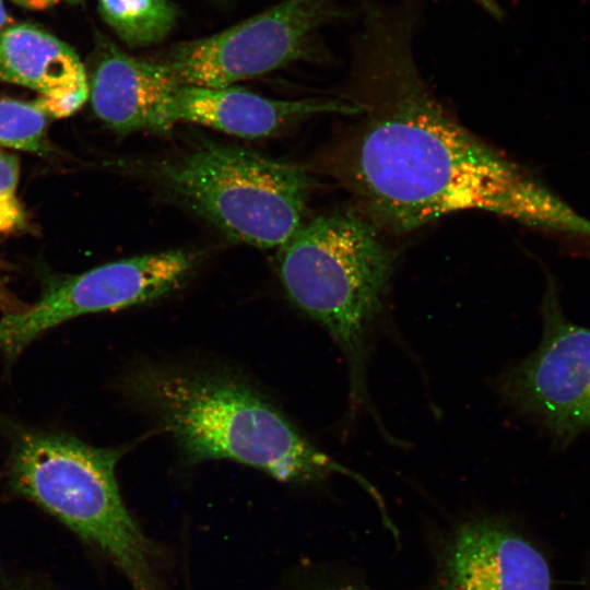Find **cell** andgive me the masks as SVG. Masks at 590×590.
<instances>
[{
  "mask_svg": "<svg viewBox=\"0 0 590 590\" xmlns=\"http://www.w3.org/2000/svg\"><path fill=\"white\" fill-rule=\"evenodd\" d=\"M121 456V449L93 447L66 433L19 430L10 451V484L99 548L134 590H165L155 548L119 493L115 468Z\"/></svg>",
  "mask_w": 590,
  "mask_h": 590,
  "instance_id": "cell-4",
  "label": "cell"
},
{
  "mask_svg": "<svg viewBox=\"0 0 590 590\" xmlns=\"http://www.w3.org/2000/svg\"><path fill=\"white\" fill-rule=\"evenodd\" d=\"M106 22L129 46L145 47L163 40L177 12L168 0H99Z\"/></svg>",
  "mask_w": 590,
  "mask_h": 590,
  "instance_id": "cell-13",
  "label": "cell"
},
{
  "mask_svg": "<svg viewBox=\"0 0 590 590\" xmlns=\"http://www.w3.org/2000/svg\"><path fill=\"white\" fill-rule=\"evenodd\" d=\"M503 399L559 444L590 429V329L565 315L553 282L536 349L498 380Z\"/></svg>",
  "mask_w": 590,
  "mask_h": 590,
  "instance_id": "cell-8",
  "label": "cell"
},
{
  "mask_svg": "<svg viewBox=\"0 0 590 590\" xmlns=\"http://www.w3.org/2000/svg\"><path fill=\"white\" fill-rule=\"evenodd\" d=\"M133 390L157 414L190 462L233 460L282 482L309 483L342 474L376 502L375 486L309 442L281 412L252 388L228 376L145 371Z\"/></svg>",
  "mask_w": 590,
  "mask_h": 590,
  "instance_id": "cell-2",
  "label": "cell"
},
{
  "mask_svg": "<svg viewBox=\"0 0 590 590\" xmlns=\"http://www.w3.org/2000/svg\"><path fill=\"white\" fill-rule=\"evenodd\" d=\"M361 12L350 101L359 119L337 174L370 222L404 233L465 210L543 219L541 188L428 91L412 55L413 8L364 0Z\"/></svg>",
  "mask_w": 590,
  "mask_h": 590,
  "instance_id": "cell-1",
  "label": "cell"
},
{
  "mask_svg": "<svg viewBox=\"0 0 590 590\" xmlns=\"http://www.w3.org/2000/svg\"><path fill=\"white\" fill-rule=\"evenodd\" d=\"M427 590H554L550 560L507 517L476 515L440 539Z\"/></svg>",
  "mask_w": 590,
  "mask_h": 590,
  "instance_id": "cell-9",
  "label": "cell"
},
{
  "mask_svg": "<svg viewBox=\"0 0 590 590\" xmlns=\"http://www.w3.org/2000/svg\"><path fill=\"white\" fill-rule=\"evenodd\" d=\"M0 297H2V283H1V280H0Z\"/></svg>",
  "mask_w": 590,
  "mask_h": 590,
  "instance_id": "cell-19",
  "label": "cell"
},
{
  "mask_svg": "<svg viewBox=\"0 0 590 590\" xmlns=\"http://www.w3.org/2000/svg\"><path fill=\"white\" fill-rule=\"evenodd\" d=\"M19 5L26 8H44L59 0H11Z\"/></svg>",
  "mask_w": 590,
  "mask_h": 590,
  "instance_id": "cell-17",
  "label": "cell"
},
{
  "mask_svg": "<svg viewBox=\"0 0 590 590\" xmlns=\"http://www.w3.org/2000/svg\"><path fill=\"white\" fill-rule=\"evenodd\" d=\"M8 21V15L4 9L3 0H0V27H2Z\"/></svg>",
  "mask_w": 590,
  "mask_h": 590,
  "instance_id": "cell-18",
  "label": "cell"
},
{
  "mask_svg": "<svg viewBox=\"0 0 590 590\" xmlns=\"http://www.w3.org/2000/svg\"><path fill=\"white\" fill-rule=\"evenodd\" d=\"M350 102L282 101L237 87L178 86L163 109L165 131L176 122H193L241 138L268 137L288 122L317 114L354 116Z\"/></svg>",
  "mask_w": 590,
  "mask_h": 590,
  "instance_id": "cell-10",
  "label": "cell"
},
{
  "mask_svg": "<svg viewBox=\"0 0 590 590\" xmlns=\"http://www.w3.org/2000/svg\"><path fill=\"white\" fill-rule=\"evenodd\" d=\"M320 590H375L362 578L358 573L350 569L347 573L338 574L327 586Z\"/></svg>",
  "mask_w": 590,
  "mask_h": 590,
  "instance_id": "cell-16",
  "label": "cell"
},
{
  "mask_svg": "<svg viewBox=\"0 0 590 590\" xmlns=\"http://www.w3.org/2000/svg\"><path fill=\"white\" fill-rule=\"evenodd\" d=\"M280 248L279 275L286 295L327 329L345 355L352 409L370 411L368 339L384 312L391 252L375 225L352 212L318 216Z\"/></svg>",
  "mask_w": 590,
  "mask_h": 590,
  "instance_id": "cell-3",
  "label": "cell"
},
{
  "mask_svg": "<svg viewBox=\"0 0 590 590\" xmlns=\"http://www.w3.org/2000/svg\"><path fill=\"white\" fill-rule=\"evenodd\" d=\"M46 114L36 104L0 97V145L46 151Z\"/></svg>",
  "mask_w": 590,
  "mask_h": 590,
  "instance_id": "cell-14",
  "label": "cell"
},
{
  "mask_svg": "<svg viewBox=\"0 0 590 590\" xmlns=\"http://www.w3.org/2000/svg\"><path fill=\"white\" fill-rule=\"evenodd\" d=\"M345 14L333 0H284L223 32L176 45L160 61L180 85L227 87L306 57L317 31Z\"/></svg>",
  "mask_w": 590,
  "mask_h": 590,
  "instance_id": "cell-6",
  "label": "cell"
},
{
  "mask_svg": "<svg viewBox=\"0 0 590 590\" xmlns=\"http://www.w3.org/2000/svg\"><path fill=\"white\" fill-rule=\"evenodd\" d=\"M194 266L192 253L169 250L51 281L32 306L0 318V351L15 357L42 334L76 317L160 298L184 284Z\"/></svg>",
  "mask_w": 590,
  "mask_h": 590,
  "instance_id": "cell-7",
  "label": "cell"
},
{
  "mask_svg": "<svg viewBox=\"0 0 590 590\" xmlns=\"http://www.w3.org/2000/svg\"><path fill=\"white\" fill-rule=\"evenodd\" d=\"M19 160L0 150V235L15 232L25 224V212L16 196Z\"/></svg>",
  "mask_w": 590,
  "mask_h": 590,
  "instance_id": "cell-15",
  "label": "cell"
},
{
  "mask_svg": "<svg viewBox=\"0 0 590 590\" xmlns=\"http://www.w3.org/2000/svg\"><path fill=\"white\" fill-rule=\"evenodd\" d=\"M0 80L40 94L35 102L45 114L67 117L90 94L83 63L66 43L32 24L0 33Z\"/></svg>",
  "mask_w": 590,
  "mask_h": 590,
  "instance_id": "cell-12",
  "label": "cell"
},
{
  "mask_svg": "<svg viewBox=\"0 0 590 590\" xmlns=\"http://www.w3.org/2000/svg\"><path fill=\"white\" fill-rule=\"evenodd\" d=\"M180 86L160 60L134 58L103 43L88 83L95 115L113 131H165L163 109Z\"/></svg>",
  "mask_w": 590,
  "mask_h": 590,
  "instance_id": "cell-11",
  "label": "cell"
},
{
  "mask_svg": "<svg viewBox=\"0 0 590 590\" xmlns=\"http://www.w3.org/2000/svg\"><path fill=\"white\" fill-rule=\"evenodd\" d=\"M153 173L228 238L258 248L282 247L296 233L312 186L298 166L211 141Z\"/></svg>",
  "mask_w": 590,
  "mask_h": 590,
  "instance_id": "cell-5",
  "label": "cell"
}]
</instances>
